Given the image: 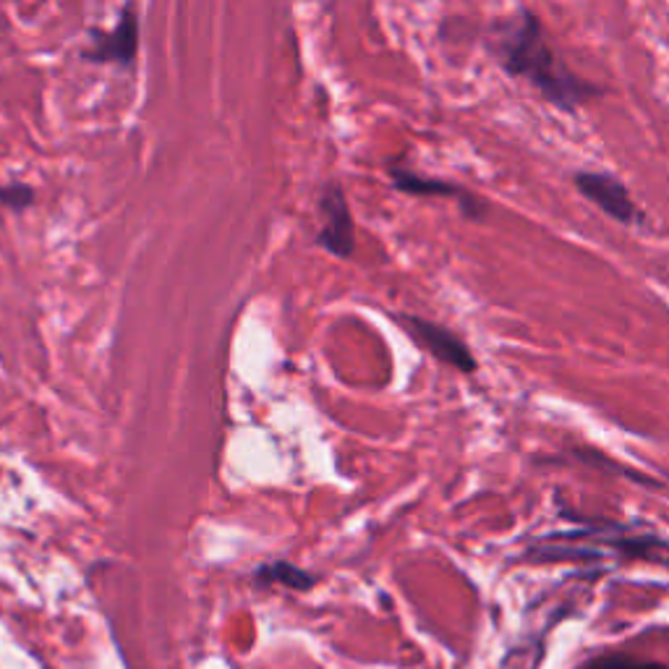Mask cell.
<instances>
[{"mask_svg": "<svg viewBox=\"0 0 669 669\" xmlns=\"http://www.w3.org/2000/svg\"><path fill=\"white\" fill-rule=\"evenodd\" d=\"M486 51L511 79L526 81L544 102L568 116L604 95L602 84L583 79L564 63L549 42L539 13L526 6L494 21Z\"/></svg>", "mask_w": 669, "mask_h": 669, "instance_id": "obj_1", "label": "cell"}, {"mask_svg": "<svg viewBox=\"0 0 669 669\" xmlns=\"http://www.w3.org/2000/svg\"><path fill=\"white\" fill-rule=\"evenodd\" d=\"M578 531L552 534L528 549V560H596V557L619 555L623 560H651L669 568V541L654 531H633L615 520H589L575 515Z\"/></svg>", "mask_w": 669, "mask_h": 669, "instance_id": "obj_2", "label": "cell"}, {"mask_svg": "<svg viewBox=\"0 0 669 669\" xmlns=\"http://www.w3.org/2000/svg\"><path fill=\"white\" fill-rule=\"evenodd\" d=\"M393 319L401 327H406V332L416 340L418 346L427 351L431 359H437L439 364L452 366L460 374H476L479 361L473 355L471 346L450 327L431 322V319L418 317V314H393Z\"/></svg>", "mask_w": 669, "mask_h": 669, "instance_id": "obj_3", "label": "cell"}, {"mask_svg": "<svg viewBox=\"0 0 669 669\" xmlns=\"http://www.w3.org/2000/svg\"><path fill=\"white\" fill-rule=\"evenodd\" d=\"M573 184L583 199L602 209L606 218H612L625 228L646 226V212L633 199L630 188L619 180L615 173L606 171H578Z\"/></svg>", "mask_w": 669, "mask_h": 669, "instance_id": "obj_4", "label": "cell"}, {"mask_svg": "<svg viewBox=\"0 0 669 669\" xmlns=\"http://www.w3.org/2000/svg\"><path fill=\"white\" fill-rule=\"evenodd\" d=\"M139 32H142V21L134 3H125L118 13V24L110 32L92 30V42L87 51H81V58L87 63H113L121 68H134L139 55Z\"/></svg>", "mask_w": 669, "mask_h": 669, "instance_id": "obj_5", "label": "cell"}, {"mask_svg": "<svg viewBox=\"0 0 669 669\" xmlns=\"http://www.w3.org/2000/svg\"><path fill=\"white\" fill-rule=\"evenodd\" d=\"M390 180H393V188L401 194H408V197H442V199H456L460 207V215L465 220L481 222L490 215L486 209V201L473 194L471 188L456 184V180H445V178H431L421 176V173L410 171L406 165H390L387 167Z\"/></svg>", "mask_w": 669, "mask_h": 669, "instance_id": "obj_6", "label": "cell"}, {"mask_svg": "<svg viewBox=\"0 0 669 669\" xmlns=\"http://www.w3.org/2000/svg\"><path fill=\"white\" fill-rule=\"evenodd\" d=\"M319 215H322V228L317 233V243L338 260H348L355 251V222L343 184L327 180L322 186V191H319Z\"/></svg>", "mask_w": 669, "mask_h": 669, "instance_id": "obj_7", "label": "cell"}, {"mask_svg": "<svg viewBox=\"0 0 669 669\" xmlns=\"http://www.w3.org/2000/svg\"><path fill=\"white\" fill-rule=\"evenodd\" d=\"M251 578L260 585H285L290 591H311L319 583V575H314L288 560H270L256 564Z\"/></svg>", "mask_w": 669, "mask_h": 669, "instance_id": "obj_8", "label": "cell"}, {"mask_svg": "<svg viewBox=\"0 0 669 669\" xmlns=\"http://www.w3.org/2000/svg\"><path fill=\"white\" fill-rule=\"evenodd\" d=\"M32 201H34V188L30 184H21V180L0 184V205L13 209V212H24L26 207H32Z\"/></svg>", "mask_w": 669, "mask_h": 669, "instance_id": "obj_9", "label": "cell"}, {"mask_svg": "<svg viewBox=\"0 0 669 669\" xmlns=\"http://www.w3.org/2000/svg\"><path fill=\"white\" fill-rule=\"evenodd\" d=\"M585 669H669V667L659 665V661L625 657V654H604V657H596Z\"/></svg>", "mask_w": 669, "mask_h": 669, "instance_id": "obj_10", "label": "cell"}]
</instances>
